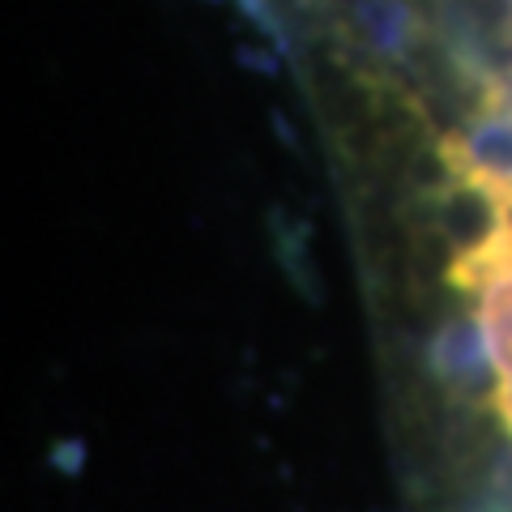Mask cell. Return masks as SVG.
I'll return each instance as SVG.
<instances>
[{"label": "cell", "instance_id": "1", "mask_svg": "<svg viewBox=\"0 0 512 512\" xmlns=\"http://www.w3.org/2000/svg\"><path fill=\"white\" fill-rule=\"evenodd\" d=\"M448 282L474 303V325L491 363V410L512 436V210H491L487 231L453 256Z\"/></svg>", "mask_w": 512, "mask_h": 512}, {"label": "cell", "instance_id": "2", "mask_svg": "<svg viewBox=\"0 0 512 512\" xmlns=\"http://www.w3.org/2000/svg\"><path fill=\"white\" fill-rule=\"evenodd\" d=\"M440 163L461 192L483 197L491 210H512V103L495 94L470 124L440 137Z\"/></svg>", "mask_w": 512, "mask_h": 512}, {"label": "cell", "instance_id": "3", "mask_svg": "<svg viewBox=\"0 0 512 512\" xmlns=\"http://www.w3.org/2000/svg\"><path fill=\"white\" fill-rule=\"evenodd\" d=\"M431 367L440 372V380H448L453 389L470 393L478 380L491 376L483 338H478V325H466V320H448L436 338V350H431Z\"/></svg>", "mask_w": 512, "mask_h": 512}, {"label": "cell", "instance_id": "4", "mask_svg": "<svg viewBox=\"0 0 512 512\" xmlns=\"http://www.w3.org/2000/svg\"><path fill=\"white\" fill-rule=\"evenodd\" d=\"M508 35H512V0H508Z\"/></svg>", "mask_w": 512, "mask_h": 512}]
</instances>
